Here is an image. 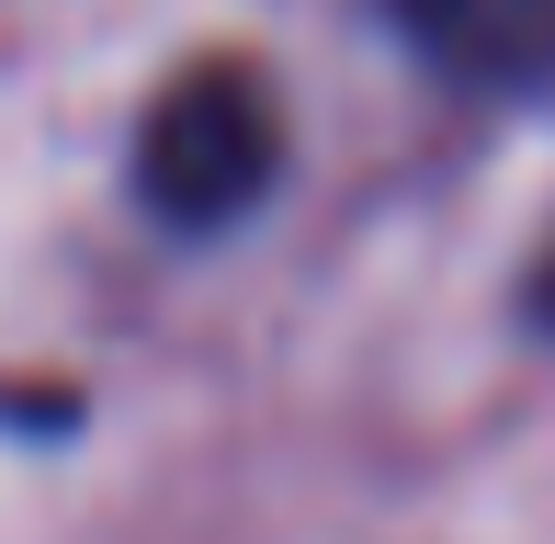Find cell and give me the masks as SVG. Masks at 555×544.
<instances>
[{
  "label": "cell",
  "instance_id": "obj_3",
  "mask_svg": "<svg viewBox=\"0 0 555 544\" xmlns=\"http://www.w3.org/2000/svg\"><path fill=\"white\" fill-rule=\"evenodd\" d=\"M533 307H544V329H555V238H544V272H533Z\"/></svg>",
  "mask_w": 555,
  "mask_h": 544
},
{
  "label": "cell",
  "instance_id": "obj_2",
  "mask_svg": "<svg viewBox=\"0 0 555 544\" xmlns=\"http://www.w3.org/2000/svg\"><path fill=\"white\" fill-rule=\"evenodd\" d=\"M386 23L465 91H544L555 80V0H386Z\"/></svg>",
  "mask_w": 555,
  "mask_h": 544
},
{
  "label": "cell",
  "instance_id": "obj_1",
  "mask_svg": "<svg viewBox=\"0 0 555 544\" xmlns=\"http://www.w3.org/2000/svg\"><path fill=\"white\" fill-rule=\"evenodd\" d=\"M272 170H284V114H272L261 68L238 57L182 68L137 126V193L170 228H238L272 193Z\"/></svg>",
  "mask_w": 555,
  "mask_h": 544
}]
</instances>
